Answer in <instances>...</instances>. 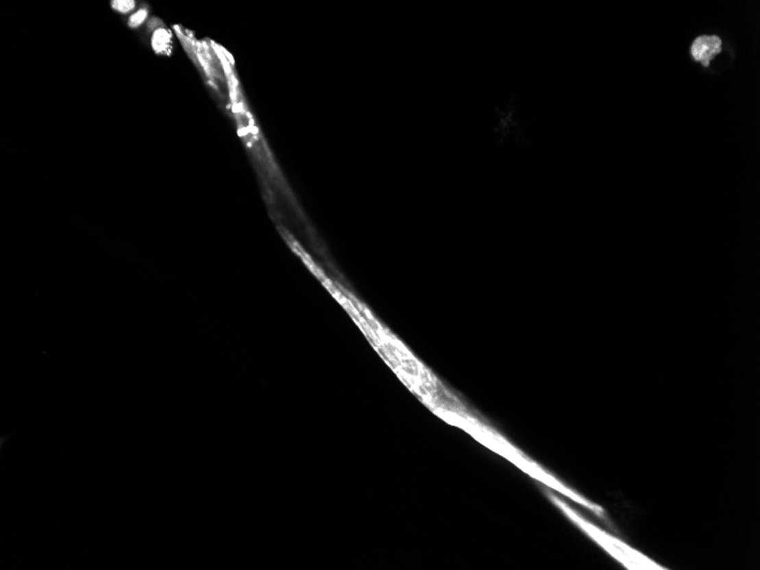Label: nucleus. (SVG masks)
Returning a JSON list of instances; mask_svg holds the SVG:
<instances>
[{"label": "nucleus", "mask_w": 760, "mask_h": 570, "mask_svg": "<svg viewBox=\"0 0 760 570\" xmlns=\"http://www.w3.org/2000/svg\"><path fill=\"white\" fill-rule=\"evenodd\" d=\"M147 10H144V8H141V10H138V12H136V13H134L132 14V15H131L130 18H129V24H130V27H139V25H141V24L144 23L145 21H146V18H147Z\"/></svg>", "instance_id": "obj_5"}, {"label": "nucleus", "mask_w": 760, "mask_h": 570, "mask_svg": "<svg viewBox=\"0 0 760 570\" xmlns=\"http://www.w3.org/2000/svg\"><path fill=\"white\" fill-rule=\"evenodd\" d=\"M461 427H463L468 433L471 434L476 440H478L480 443L493 449L494 452L499 453L511 462L515 463L518 468L528 473L529 476L539 480L541 483L546 484V486L551 487L553 490H556V492H559L565 497H569L577 504H582L586 509L591 510L596 515L602 516V508L598 506V504L589 502L584 497H580V494L575 493L574 491L569 490L563 484L558 482L554 477L544 471L535 462L527 459L523 453L515 449L513 446L510 445L506 440H503L502 437L492 433V432H489V430H479L477 427L466 426V425H461Z\"/></svg>", "instance_id": "obj_1"}, {"label": "nucleus", "mask_w": 760, "mask_h": 570, "mask_svg": "<svg viewBox=\"0 0 760 570\" xmlns=\"http://www.w3.org/2000/svg\"><path fill=\"white\" fill-rule=\"evenodd\" d=\"M112 6L119 13L127 14L130 13L131 10H134L136 7V3L134 1H114L112 3Z\"/></svg>", "instance_id": "obj_6"}, {"label": "nucleus", "mask_w": 760, "mask_h": 570, "mask_svg": "<svg viewBox=\"0 0 760 570\" xmlns=\"http://www.w3.org/2000/svg\"><path fill=\"white\" fill-rule=\"evenodd\" d=\"M549 497L550 500L556 504V507L559 508L565 513L567 518H569L577 527H580V530H583L586 535H589L593 541H596V543L599 544L600 547H603L610 556H613L617 561H620L624 567L630 570L666 569V568L661 567L660 565L656 564L654 561L651 560L643 554H641L639 551L630 547L628 544L624 543L623 541H620V538L603 532L602 530H600L587 520L584 519L583 517L580 516L575 510L568 507L559 497L551 493H549Z\"/></svg>", "instance_id": "obj_2"}, {"label": "nucleus", "mask_w": 760, "mask_h": 570, "mask_svg": "<svg viewBox=\"0 0 760 570\" xmlns=\"http://www.w3.org/2000/svg\"><path fill=\"white\" fill-rule=\"evenodd\" d=\"M151 47L158 54H169L172 48L171 32L165 27H156L151 36Z\"/></svg>", "instance_id": "obj_4"}, {"label": "nucleus", "mask_w": 760, "mask_h": 570, "mask_svg": "<svg viewBox=\"0 0 760 570\" xmlns=\"http://www.w3.org/2000/svg\"><path fill=\"white\" fill-rule=\"evenodd\" d=\"M723 48L722 39L717 36H700L691 46V56L702 66H709L710 62L720 54Z\"/></svg>", "instance_id": "obj_3"}]
</instances>
